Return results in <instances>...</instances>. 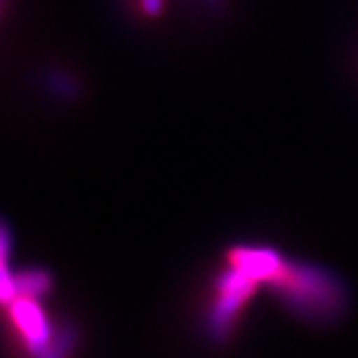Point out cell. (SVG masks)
Instances as JSON below:
<instances>
[]
</instances>
